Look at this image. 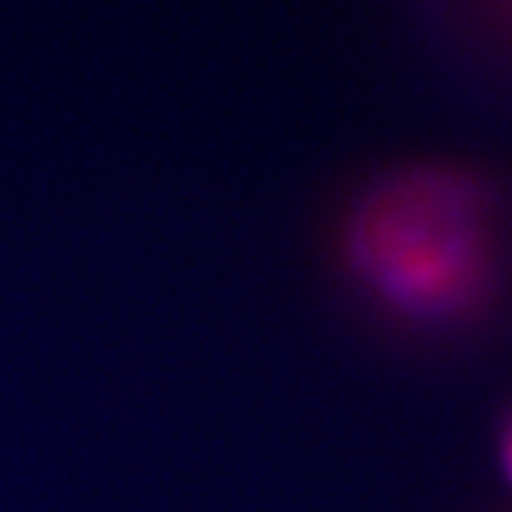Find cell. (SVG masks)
Here are the masks:
<instances>
[{
	"label": "cell",
	"instance_id": "1",
	"mask_svg": "<svg viewBox=\"0 0 512 512\" xmlns=\"http://www.w3.org/2000/svg\"><path fill=\"white\" fill-rule=\"evenodd\" d=\"M473 194L464 177L430 168L376 180L342 228V259L353 279L410 319L467 311L493 268Z\"/></svg>",
	"mask_w": 512,
	"mask_h": 512
},
{
	"label": "cell",
	"instance_id": "2",
	"mask_svg": "<svg viewBox=\"0 0 512 512\" xmlns=\"http://www.w3.org/2000/svg\"><path fill=\"white\" fill-rule=\"evenodd\" d=\"M504 467H507V476L512 478V424L504 436Z\"/></svg>",
	"mask_w": 512,
	"mask_h": 512
}]
</instances>
